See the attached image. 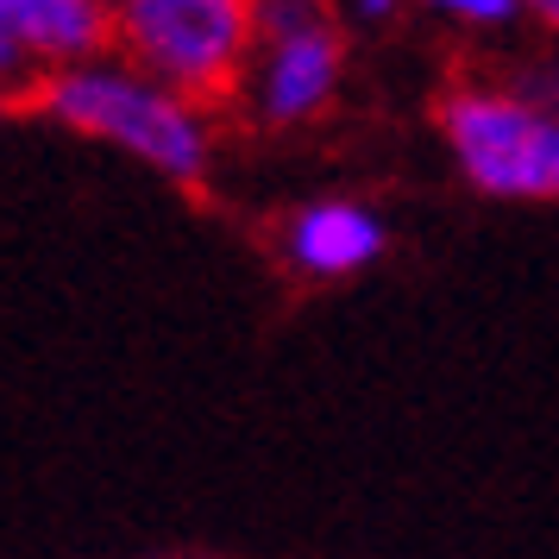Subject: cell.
Here are the masks:
<instances>
[{"label": "cell", "instance_id": "cell-8", "mask_svg": "<svg viewBox=\"0 0 559 559\" xmlns=\"http://www.w3.org/2000/svg\"><path fill=\"white\" fill-rule=\"evenodd\" d=\"M408 7H415V0H340V13H346L353 32H390Z\"/></svg>", "mask_w": 559, "mask_h": 559}, {"label": "cell", "instance_id": "cell-10", "mask_svg": "<svg viewBox=\"0 0 559 559\" xmlns=\"http://www.w3.org/2000/svg\"><path fill=\"white\" fill-rule=\"evenodd\" d=\"M114 7H120V0H114Z\"/></svg>", "mask_w": 559, "mask_h": 559}, {"label": "cell", "instance_id": "cell-3", "mask_svg": "<svg viewBox=\"0 0 559 559\" xmlns=\"http://www.w3.org/2000/svg\"><path fill=\"white\" fill-rule=\"evenodd\" d=\"M114 51L202 107H233L258 57V0H120Z\"/></svg>", "mask_w": 559, "mask_h": 559}, {"label": "cell", "instance_id": "cell-5", "mask_svg": "<svg viewBox=\"0 0 559 559\" xmlns=\"http://www.w3.org/2000/svg\"><path fill=\"white\" fill-rule=\"evenodd\" d=\"M114 0H0V82L13 102H26L51 70L114 57Z\"/></svg>", "mask_w": 559, "mask_h": 559}, {"label": "cell", "instance_id": "cell-7", "mask_svg": "<svg viewBox=\"0 0 559 559\" xmlns=\"http://www.w3.org/2000/svg\"><path fill=\"white\" fill-rule=\"evenodd\" d=\"M415 7L465 38H503L509 26H522V0H415Z\"/></svg>", "mask_w": 559, "mask_h": 559}, {"label": "cell", "instance_id": "cell-4", "mask_svg": "<svg viewBox=\"0 0 559 559\" xmlns=\"http://www.w3.org/2000/svg\"><path fill=\"white\" fill-rule=\"evenodd\" d=\"M346 20L333 0H258V57L239 88V114L258 132H296L340 102Z\"/></svg>", "mask_w": 559, "mask_h": 559}, {"label": "cell", "instance_id": "cell-2", "mask_svg": "<svg viewBox=\"0 0 559 559\" xmlns=\"http://www.w3.org/2000/svg\"><path fill=\"white\" fill-rule=\"evenodd\" d=\"M433 127L472 195L515 207L559 202V102L497 76H465L440 95Z\"/></svg>", "mask_w": 559, "mask_h": 559}, {"label": "cell", "instance_id": "cell-1", "mask_svg": "<svg viewBox=\"0 0 559 559\" xmlns=\"http://www.w3.org/2000/svg\"><path fill=\"white\" fill-rule=\"evenodd\" d=\"M20 107L88 145H107V152L145 164L170 189H207V177H214V107L145 76L120 51L51 70Z\"/></svg>", "mask_w": 559, "mask_h": 559}, {"label": "cell", "instance_id": "cell-9", "mask_svg": "<svg viewBox=\"0 0 559 559\" xmlns=\"http://www.w3.org/2000/svg\"><path fill=\"white\" fill-rule=\"evenodd\" d=\"M522 20H528L547 45H559V0H522Z\"/></svg>", "mask_w": 559, "mask_h": 559}, {"label": "cell", "instance_id": "cell-6", "mask_svg": "<svg viewBox=\"0 0 559 559\" xmlns=\"http://www.w3.org/2000/svg\"><path fill=\"white\" fill-rule=\"evenodd\" d=\"M390 252V227L378 207L353 202V195H314L296 214H283L277 227V258L302 283H346L371 271Z\"/></svg>", "mask_w": 559, "mask_h": 559}]
</instances>
